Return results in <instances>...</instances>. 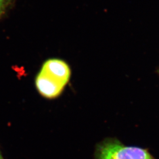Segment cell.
I'll use <instances>...</instances> for the list:
<instances>
[{
	"label": "cell",
	"instance_id": "cell-1",
	"mask_svg": "<svg viewBox=\"0 0 159 159\" xmlns=\"http://www.w3.org/2000/svg\"><path fill=\"white\" fill-rule=\"evenodd\" d=\"M97 159H154L145 149L125 146L114 140H106L98 146Z\"/></svg>",
	"mask_w": 159,
	"mask_h": 159
},
{
	"label": "cell",
	"instance_id": "cell-2",
	"mask_svg": "<svg viewBox=\"0 0 159 159\" xmlns=\"http://www.w3.org/2000/svg\"><path fill=\"white\" fill-rule=\"evenodd\" d=\"M35 85L40 94L47 98H54L63 91L65 85L41 71L35 79Z\"/></svg>",
	"mask_w": 159,
	"mask_h": 159
},
{
	"label": "cell",
	"instance_id": "cell-3",
	"mask_svg": "<svg viewBox=\"0 0 159 159\" xmlns=\"http://www.w3.org/2000/svg\"><path fill=\"white\" fill-rule=\"evenodd\" d=\"M41 71L64 85L68 83L71 75V71L68 64L59 59L48 60L44 63Z\"/></svg>",
	"mask_w": 159,
	"mask_h": 159
},
{
	"label": "cell",
	"instance_id": "cell-4",
	"mask_svg": "<svg viewBox=\"0 0 159 159\" xmlns=\"http://www.w3.org/2000/svg\"><path fill=\"white\" fill-rule=\"evenodd\" d=\"M6 2H2V1H0V17L1 16V14H2L3 11H4V4H5Z\"/></svg>",
	"mask_w": 159,
	"mask_h": 159
},
{
	"label": "cell",
	"instance_id": "cell-5",
	"mask_svg": "<svg viewBox=\"0 0 159 159\" xmlns=\"http://www.w3.org/2000/svg\"><path fill=\"white\" fill-rule=\"evenodd\" d=\"M0 1H2V2H6V0H0Z\"/></svg>",
	"mask_w": 159,
	"mask_h": 159
},
{
	"label": "cell",
	"instance_id": "cell-6",
	"mask_svg": "<svg viewBox=\"0 0 159 159\" xmlns=\"http://www.w3.org/2000/svg\"><path fill=\"white\" fill-rule=\"evenodd\" d=\"M0 159H2V156H1V154H0Z\"/></svg>",
	"mask_w": 159,
	"mask_h": 159
}]
</instances>
